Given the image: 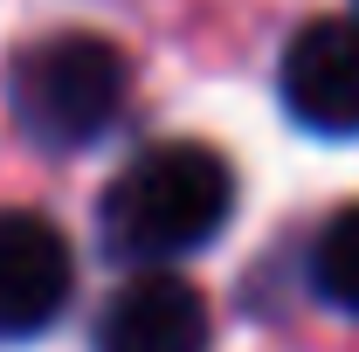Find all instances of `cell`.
I'll use <instances>...</instances> for the list:
<instances>
[{"instance_id":"obj_3","label":"cell","mask_w":359,"mask_h":352,"mask_svg":"<svg viewBox=\"0 0 359 352\" xmlns=\"http://www.w3.org/2000/svg\"><path fill=\"white\" fill-rule=\"evenodd\" d=\"M283 111L318 138H353L359 132V14H318L304 21L283 62H276Z\"/></svg>"},{"instance_id":"obj_2","label":"cell","mask_w":359,"mask_h":352,"mask_svg":"<svg viewBox=\"0 0 359 352\" xmlns=\"http://www.w3.org/2000/svg\"><path fill=\"white\" fill-rule=\"evenodd\" d=\"M125 90H132V62L111 35H42L14 55L7 69V111L14 125L48 145V152H83L118 125L125 111Z\"/></svg>"},{"instance_id":"obj_1","label":"cell","mask_w":359,"mask_h":352,"mask_svg":"<svg viewBox=\"0 0 359 352\" xmlns=\"http://www.w3.org/2000/svg\"><path fill=\"white\" fill-rule=\"evenodd\" d=\"M235 208V173L215 145L201 138H159L132 152V166L104 187L97 221H104V249L118 263L166 269L194 249H208L222 235Z\"/></svg>"},{"instance_id":"obj_5","label":"cell","mask_w":359,"mask_h":352,"mask_svg":"<svg viewBox=\"0 0 359 352\" xmlns=\"http://www.w3.org/2000/svg\"><path fill=\"white\" fill-rule=\"evenodd\" d=\"M76 290V256L62 228L28 208H0V339L48 332Z\"/></svg>"},{"instance_id":"obj_4","label":"cell","mask_w":359,"mask_h":352,"mask_svg":"<svg viewBox=\"0 0 359 352\" xmlns=\"http://www.w3.org/2000/svg\"><path fill=\"white\" fill-rule=\"evenodd\" d=\"M215 346V318H208V297L194 276L166 269H138L125 276L104 311H97V332H90V352H208Z\"/></svg>"},{"instance_id":"obj_6","label":"cell","mask_w":359,"mask_h":352,"mask_svg":"<svg viewBox=\"0 0 359 352\" xmlns=\"http://www.w3.org/2000/svg\"><path fill=\"white\" fill-rule=\"evenodd\" d=\"M311 290L332 311L359 318V201L339 208V215L311 235Z\"/></svg>"}]
</instances>
